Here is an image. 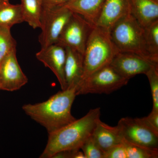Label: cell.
I'll return each mask as SVG.
<instances>
[{"label": "cell", "mask_w": 158, "mask_h": 158, "mask_svg": "<svg viewBox=\"0 0 158 158\" xmlns=\"http://www.w3.org/2000/svg\"><path fill=\"white\" fill-rule=\"evenodd\" d=\"M77 88H67L39 103L23 105V110L34 121L51 133L76 120L71 108L76 95Z\"/></svg>", "instance_id": "6da1fadb"}, {"label": "cell", "mask_w": 158, "mask_h": 158, "mask_svg": "<svg viewBox=\"0 0 158 158\" xmlns=\"http://www.w3.org/2000/svg\"><path fill=\"white\" fill-rule=\"evenodd\" d=\"M100 116V108L91 109L80 119L49 133L47 144L40 157L52 158L60 152L81 149L86 140L92 135Z\"/></svg>", "instance_id": "7a4b0ae2"}, {"label": "cell", "mask_w": 158, "mask_h": 158, "mask_svg": "<svg viewBox=\"0 0 158 158\" xmlns=\"http://www.w3.org/2000/svg\"><path fill=\"white\" fill-rule=\"evenodd\" d=\"M118 52L119 51L111 39L110 32L94 26L83 55L84 73L78 86L90 75L110 65Z\"/></svg>", "instance_id": "3957f363"}, {"label": "cell", "mask_w": 158, "mask_h": 158, "mask_svg": "<svg viewBox=\"0 0 158 158\" xmlns=\"http://www.w3.org/2000/svg\"><path fill=\"white\" fill-rule=\"evenodd\" d=\"M119 52L137 54L158 64L151 56L145 41L144 28L131 13L118 21L110 32Z\"/></svg>", "instance_id": "277c9868"}, {"label": "cell", "mask_w": 158, "mask_h": 158, "mask_svg": "<svg viewBox=\"0 0 158 158\" xmlns=\"http://www.w3.org/2000/svg\"><path fill=\"white\" fill-rule=\"evenodd\" d=\"M125 78L109 65L90 75L77 89V96L88 94H109L127 85Z\"/></svg>", "instance_id": "5b68a950"}, {"label": "cell", "mask_w": 158, "mask_h": 158, "mask_svg": "<svg viewBox=\"0 0 158 158\" xmlns=\"http://www.w3.org/2000/svg\"><path fill=\"white\" fill-rule=\"evenodd\" d=\"M73 13L63 6L52 8L43 7L40 28L41 32L39 36L41 48L56 43Z\"/></svg>", "instance_id": "8992f818"}, {"label": "cell", "mask_w": 158, "mask_h": 158, "mask_svg": "<svg viewBox=\"0 0 158 158\" xmlns=\"http://www.w3.org/2000/svg\"><path fill=\"white\" fill-rule=\"evenodd\" d=\"M94 25L81 15L73 13L56 44L68 47L84 55L85 47Z\"/></svg>", "instance_id": "52a82bcc"}, {"label": "cell", "mask_w": 158, "mask_h": 158, "mask_svg": "<svg viewBox=\"0 0 158 158\" xmlns=\"http://www.w3.org/2000/svg\"><path fill=\"white\" fill-rule=\"evenodd\" d=\"M116 126L124 141L132 144L158 149V135L148 127L140 118H121Z\"/></svg>", "instance_id": "ba28073f"}, {"label": "cell", "mask_w": 158, "mask_h": 158, "mask_svg": "<svg viewBox=\"0 0 158 158\" xmlns=\"http://www.w3.org/2000/svg\"><path fill=\"white\" fill-rule=\"evenodd\" d=\"M28 81L18 62L16 50L12 51L0 62V90H19Z\"/></svg>", "instance_id": "9c48e42d"}, {"label": "cell", "mask_w": 158, "mask_h": 158, "mask_svg": "<svg viewBox=\"0 0 158 158\" xmlns=\"http://www.w3.org/2000/svg\"><path fill=\"white\" fill-rule=\"evenodd\" d=\"M121 76L129 80L140 74H145L154 65H158L137 54L119 52L110 64Z\"/></svg>", "instance_id": "30bf717a"}, {"label": "cell", "mask_w": 158, "mask_h": 158, "mask_svg": "<svg viewBox=\"0 0 158 158\" xmlns=\"http://www.w3.org/2000/svg\"><path fill=\"white\" fill-rule=\"evenodd\" d=\"M37 59L52 71L56 77L62 90L66 89L64 69L66 51L65 47L57 44L41 48L36 54Z\"/></svg>", "instance_id": "8fae6325"}, {"label": "cell", "mask_w": 158, "mask_h": 158, "mask_svg": "<svg viewBox=\"0 0 158 158\" xmlns=\"http://www.w3.org/2000/svg\"><path fill=\"white\" fill-rule=\"evenodd\" d=\"M130 13V0H106L95 26L110 32L118 21Z\"/></svg>", "instance_id": "7c38bea8"}, {"label": "cell", "mask_w": 158, "mask_h": 158, "mask_svg": "<svg viewBox=\"0 0 158 158\" xmlns=\"http://www.w3.org/2000/svg\"><path fill=\"white\" fill-rule=\"evenodd\" d=\"M66 59L64 74L66 88H77L84 73V56L77 51L65 47Z\"/></svg>", "instance_id": "4fadbf2b"}, {"label": "cell", "mask_w": 158, "mask_h": 158, "mask_svg": "<svg viewBox=\"0 0 158 158\" xmlns=\"http://www.w3.org/2000/svg\"><path fill=\"white\" fill-rule=\"evenodd\" d=\"M91 136L105 153L122 143L123 138L117 127L110 126L101 119L98 121Z\"/></svg>", "instance_id": "5bb4252c"}, {"label": "cell", "mask_w": 158, "mask_h": 158, "mask_svg": "<svg viewBox=\"0 0 158 158\" xmlns=\"http://www.w3.org/2000/svg\"><path fill=\"white\" fill-rule=\"evenodd\" d=\"M131 13L144 28L158 20V2L154 0H130Z\"/></svg>", "instance_id": "9a60e30c"}, {"label": "cell", "mask_w": 158, "mask_h": 158, "mask_svg": "<svg viewBox=\"0 0 158 158\" xmlns=\"http://www.w3.org/2000/svg\"><path fill=\"white\" fill-rule=\"evenodd\" d=\"M106 0H69L63 6L95 26Z\"/></svg>", "instance_id": "2e32d148"}, {"label": "cell", "mask_w": 158, "mask_h": 158, "mask_svg": "<svg viewBox=\"0 0 158 158\" xmlns=\"http://www.w3.org/2000/svg\"><path fill=\"white\" fill-rule=\"evenodd\" d=\"M23 21L33 29L40 28L43 10L42 0H20Z\"/></svg>", "instance_id": "e0dca14e"}, {"label": "cell", "mask_w": 158, "mask_h": 158, "mask_svg": "<svg viewBox=\"0 0 158 158\" xmlns=\"http://www.w3.org/2000/svg\"><path fill=\"white\" fill-rule=\"evenodd\" d=\"M24 22L20 5H13L9 1L0 0V27L11 28Z\"/></svg>", "instance_id": "ac0fdd59"}, {"label": "cell", "mask_w": 158, "mask_h": 158, "mask_svg": "<svg viewBox=\"0 0 158 158\" xmlns=\"http://www.w3.org/2000/svg\"><path fill=\"white\" fill-rule=\"evenodd\" d=\"M144 28L148 50L154 60L158 62V20Z\"/></svg>", "instance_id": "d6986e66"}, {"label": "cell", "mask_w": 158, "mask_h": 158, "mask_svg": "<svg viewBox=\"0 0 158 158\" xmlns=\"http://www.w3.org/2000/svg\"><path fill=\"white\" fill-rule=\"evenodd\" d=\"M127 158H157L158 149L129 143L123 140Z\"/></svg>", "instance_id": "ffe728a7"}, {"label": "cell", "mask_w": 158, "mask_h": 158, "mask_svg": "<svg viewBox=\"0 0 158 158\" xmlns=\"http://www.w3.org/2000/svg\"><path fill=\"white\" fill-rule=\"evenodd\" d=\"M16 42L12 37L11 28L0 27V62L9 53L16 50Z\"/></svg>", "instance_id": "44dd1931"}, {"label": "cell", "mask_w": 158, "mask_h": 158, "mask_svg": "<svg viewBox=\"0 0 158 158\" xmlns=\"http://www.w3.org/2000/svg\"><path fill=\"white\" fill-rule=\"evenodd\" d=\"M149 81L153 102L152 110L158 111V65H154L145 74Z\"/></svg>", "instance_id": "7402d4cb"}, {"label": "cell", "mask_w": 158, "mask_h": 158, "mask_svg": "<svg viewBox=\"0 0 158 158\" xmlns=\"http://www.w3.org/2000/svg\"><path fill=\"white\" fill-rule=\"evenodd\" d=\"M81 149L86 158H104L105 153L90 135L82 145Z\"/></svg>", "instance_id": "603a6c76"}, {"label": "cell", "mask_w": 158, "mask_h": 158, "mask_svg": "<svg viewBox=\"0 0 158 158\" xmlns=\"http://www.w3.org/2000/svg\"><path fill=\"white\" fill-rule=\"evenodd\" d=\"M140 118L148 127L158 135V111L152 110L148 116Z\"/></svg>", "instance_id": "cb8c5ba5"}, {"label": "cell", "mask_w": 158, "mask_h": 158, "mask_svg": "<svg viewBox=\"0 0 158 158\" xmlns=\"http://www.w3.org/2000/svg\"><path fill=\"white\" fill-rule=\"evenodd\" d=\"M104 158H127L124 144L122 143L105 152Z\"/></svg>", "instance_id": "d4e9b609"}, {"label": "cell", "mask_w": 158, "mask_h": 158, "mask_svg": "<svg viewBox=\"0 0 158 158\" xmlns=\"http://www.w3.org/2000/svg\"><path fill=\"white\" fill-rule=\"evenodd\" d=\"M52 158H86L83 152L80 150H66L60 152L53 156Z\"/></svg>", "instance_id": "484cf974"}, {"label": "cell", "mask_w": 158, "mask_h": 158, "mask_svg": "<svg viewBox=\"0 0 158 158\" xmlns=\"http://www.w3.org/2000/svg\"><path fill=\"white\" fill-rule=\"evenodd\" d=\"M43 7L52 8L62 6L69 0H42Z\"/></svg>", "instance_id": "4316f807"}, {"label": "cell", "mask_w": 158, "mask_h": 158, "mask_svg": "<svg viewBox=\"0 0 158 158\" xmlns=\"http://www.w3.org/2000/svg\"><path fill=\"white\" fill-rule=\"evenodd\" d=\"M154 1H156V2H158V0H154Z\"/></svg>", "instance_id": "83f0119b"}, {"label": "cell", "mask_w": 158, "mask_h": 158, "mask_svg": "<svg viewBox=\"0 0 158 158\" xmlns=\"http://www.w3.org/2000/svg\"><path fill=\"white\" fill-rule=\"evenodd\" d=\"M4 1H9V0H4Z\"/></svg>", "instance_id": "f1b7e54d"}]
</instances>
